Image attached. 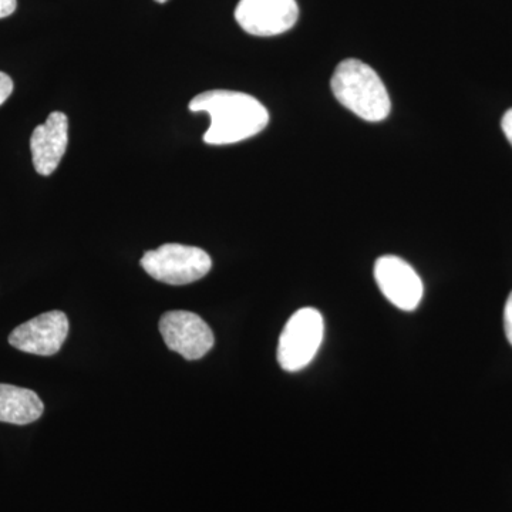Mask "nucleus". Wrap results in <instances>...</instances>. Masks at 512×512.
<instances>
[{
  "label": "nucleus",
  "instance_id": "1",
  "mask_svg": "<svg viewBox=\"0 0 512 512\" xmlns=\"http://www.w3.org/2000/svg\"><path fill=\"white\" fill-rule=\"evenodd\" d=\"M188 109L207 113L211 126L204 141L211 146L241 143L265 130L269 113L261 101L247 93L232 90H208L195 96Z\"/></svg>",
  "mask_w": 512,
  "mask_h": 512
},
{
  "label": "nucleus",
  "instance_id": "2",
  "mask_svg": "<svg viewBox=\"0 0 512 512\" xmlns=\"http://www.w3.org/2000/svg\"><path fill=\"white\" fill-rule=\"evenodd\" d=\"M336 100L360 119L379 123L389 117L392 101L379 74L357 59L343 60L332 76Z\"/></svg>",
  "mask_w": 512,
  "mask_h": 512
},
{
  "label": "nucleus",
  "instance_id": "3",
  "mask_svg": "<svg viewBox=\"0 0 512 512\" xmlns=\"http://www.w3.org/2000/svg\"><path fill=\"white\" fill-rule=\"evenodd\" d=\"M141 266L151 278L167 285H188L200 281L211 271V256L204 249L181 244H165L147 251Z\"/></svg>",
  "mask_w": 512,
  "mask_h": 512
},
{
  "label": "nucleus",
  "instance_id": "4",
  "mask_svg": "<svg viewBox=\"0 0 512 512\" xmlns=\"http://www.w3.org/2000/svg\"><path fill=\"white\" fill-rule=\"evenodd\" d=\"M323 330V318L316 309L302 308L293 313L279 338V366L291 373L305 369L322 345Z\"/></svg>",
  "mask_w": 512,
  "mask_h": 512
},
{
  "label": "nucleus",
  "instance_id": "5",
  "mask_svg": "<svg viewBox=\"0 0 512 512\" xmlns=\"http://www.w3.org/2000/svg\"><path fill=\"white\" fill-rule=\"evenodd\" d=\"M160 332L165 345L187 360H198L214 346V333L204 319L187 311L164 313Z\"/></svg>",
  "mask_w": 512,
  "mask_h": 512
},
{
  "label": "nucleus",
  "instance_id": "6",
  "mask_svg": "<svg viewBox=\"0 0 512 512\" xmlns=\"http://www.w3.org/2000/svg\"><path fill=\"white\" fill-rule=\"evenodd\" d=\"M299 8L296 0H241L235 19L252 36L282 35L296 25Z\"/></svg>",
  "mask_w": 512,
  "mask_h": 512
},
{
  "label": "nucleus",
  "instance_id": "7",
  "mask_svg": "<svg viewBox=\"0 0 512 512\" xmlns=\"http://www.w3.org/2000/svg\"><path fill=\"white\" fill-rule=\"evenodd\" d=\"M375 279L384 298L402 311H414L423 299L424 286L419 274L399 256L377 259Z\"/></svg>",
  "mask_w": 512,
  "mask_h": 512
},
{
  "label": "nucleus",
  "instance_id": "8",
  "mask_svg": "<svg viewBox=\"0 0 512 512\" xmlns=\"http://www.w3.org/2000/svg\"><path fill=\"white\" fill-rule=\"evenodd\" d=\"M69 335V319L66 313L52 311L42 313L18 326L9 336V343L20 350L37 356H53L62 349Z\"/></svg>",
  "mask_w": 512,
  "mask_h": 512
},
{
  "label": "nucleus",
  "instance_id": "9",
  "mask_svg": "<svg viewBox=\"0 0 512 512\" xmlns=\"http://www.w3.org/2000/svg\"><path fill=\"white\" fill-rule=\"evenodd\" d=\"M69 144V119L62 111H53L30 137L33 165L37 174L55 173Z\"/></svg>",
  "mask_w": 512,
  "mask_h": 512
},
{
  "label": "nucleus",
  "instance_id": "10",
  "mask_svg": "<svg viewBox=\"0 0 512 512\" xmlns=\"http://www.w3.org/2000/svg\"><path fill=\"white\" fill-rule=\"evenodd\" d=\"M43 412L45 404L33 390L0 384V423L26 426L39 420Z\"/></svg>",
  "mask_w": 512,
  "mask_h": 512
},
{
  "label": "nucleus",
  "instance_id": "11",
  "mask_svg": "<svg viewBox=\"0 0 512 512\" xmlns=\"http://www.w3.org/2000/svg\"><path fill=\"white\" fill-rule=\"evenodd\" d=\"M13 92L12 79L6 73L0 72V106L9 99Z\"/></svg>",
  "mask_w": 512,
  "mask_h": 512
},
{
  "label": "nucleus",
  "instance_id": "12",
  "mask_svg": "<svg viewBox=\"0 0 512 512\" xmlns=\"http://www.w3.org/2000/svg\"><path fill=\"white\" fill-rule=\"evenodd\" d=\"M504 330L507 335L508 342L512 345V292L508 296L504 309Z\"/></svg>",
  "mask_w": 512,
  "mask_h": 512
},
{
  "label": "nucleus",
  "instance_id": "13",
  "mask_svg": "<svg viewBox=\"0 0 512 512\" xmlns=\"http://www.w3.org/2000/svg\"><path fill=\"white\" fill-rule=\"evenodd\" d=\"M18 8V0H0V19L8 18Z\"/></svg>",
  "mask_w": 512,
  "mask_h": 512
},
{
  "label": "nucleus",
  "instance_id": "14",
  "mask_svg": "<svg viewBox=\"0 0 512 512\" xmlns=\"http://www.w3.org/2000/svg\"><path fill=\"white\" fill-rule=\"evenodd\" d=\"M501 127H503V131L507 140L510 141L512 146V109L508 110L507 113L504 114L503 121H501Z\"/></svg>",
  "mask_w": 512,
  "mask_h": 512
},
{
  "label": "nucleus",
  "instance_id": "15",
  "mask_svg": "<svg viewBox=\"0 0 512 512\" xmlns=\"http://www.w3.org/2000/svg\"><path fill=\"white\" fill-rule=\"evenodd\" d=\"M157 3H165L168 2V0H156Z\"/></svg>",
  "mask_w": 512,
  "mask_h": 512
}]
</instances>
